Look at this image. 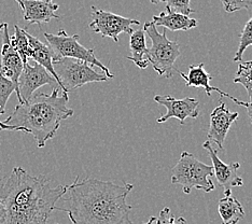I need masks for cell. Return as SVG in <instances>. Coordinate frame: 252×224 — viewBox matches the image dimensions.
<instances>
[{
    "mask_svg": "<svg viewBox=\"0 0 252 224\" xmlns=\"http://www.w3.org/2000/svg\"><path fill=\"white\" fill-rule=\"evenodd\" d=\"M21 7L24 20L28 24H37L41 26L51 20H60V15L56 14L60 5L53 2V0H15Z\"/></svg>",
    "mask_w": 252,
    "mask_h": 224,
    "instance_id": "5bb4252c",
    "label": "cell"
},
{
    "mask_svg": "<svg viewBox=\"0 0 252 224\" xmlns=\"http://www.w3.org/2000/svg\"><path fill=\"white\" fill-rule=\"evenodd\" d=\"M44 38L52 51L53 62L62 59L79 60L100 68L109 79L114 78L109 68L95 56L94 49H87L79 42L80 36L78 33L69 36L64 30H61L56 34L44 32Z\"/></svg>",
    "mask_w": 252,
    "mask_h": 224,
    "instance_id": "8992f818",
    "label": "cell"
},
{
    "mask_svg": "<svg viewBox=\"0 0 252 224\" xmlns=\"http://www.w3.org/2000/svg\"><path fill=\"white\" fill-rule=\"evenodd\" d=\"M43 85L59 86L56 80L35 62L32 65L26 63L23 67V71L19 79V91L23 103L30 100L33 93Z\"/></svg>",
    "mask_w": 252,
    "mask_h": 224,
    "instance_id": "8fae6325",
    "label": "cell"
},
{
    "mask_svg": "<svg viewBox=\"0 0 252 224\" xmlns=\"http://www.w3.org/2000/svg\"><path fill=\"white\" fill-rule=\"evenodd\" d=\"M68 93L54 88L51 94L39 93L19 103L7 120L0 121V130L24 131L35 137L38 148H43L55 137L62 122L73 116L68 108Z\"/></svg>",
    "mask_w": 252,
    "mask_h": 224,
    "instance_id": "3957f363",
    "label": "cell"
},
{
    "mask_svg": "<svg viewBox=\"0 0 252 224\" xmlns=\"http://www.w3.org/2000/svg\"><path fill=\"white\" fill-rule=\"evenodd\" d=\"M151 22L157 27L163 26L165 30H169L171 32L190 31L192 28H196L198 25V22L193 17L173 12L167 8H166V11H163L158 15H153Z\"/></svg>",
    "mask_w": 252,
    "mask_h": 224,
    "instance_id": "2e32d148",
    "label": "cell"
},
{
    "mask_svg": "<svg viewBox=\"0 0 252 224\" xmlns=\"http://www.w3.org/2000/svg\"><path fill=\"white\" fill-rule=\"evenodd\" d=\"M180 77L183 78L186 81L187 86H192V88H203L206 92V95L210 96L213 92H217L221 95V97H230V94L225 93V92L221 91L220 89L215 88L209 84L210 80H213V76L209 74L205 70V64L200 63L196 65H190L189 66V72L185 73L178 71Z\"/></svg>",
    "mask_w": 252,
    "mask_h": 224,
    "instance_id": "9a60e30c",
    "label": "cell"
},
{
    "mask_svg": "<svg viewBox=\"0 0 252 224\" xmlns=\"http://www.w3.org/2000/svg\"><path fill=\"white\" fill-rule=\"evenodd\" d=\"M166 2V8L173 11L176 13H180L183 15L189 16L192 13H195L191 5V0H162V2Z\"/></svg>",
    "mask_w": 252,
    "mask_h": 224,
    "instance_id": "d4e9b609",
    "label": "cell"
},
{
    "mask_svg": "<svg viewBox=\"0 0 252 224\" xmlns=\"http://www.w3.org/2000/svg\"><path fill=\"white\" fill-rule=\"evenodd\" d=\"M220 1L227 13H233L244 9H252V0H220Z\"/></svg>",
    "mask_w": 252,
    "mask_h": 224,
    "instance_id": "484cf974",
    "label": "cell"
},
{
    "mask_svg": "<svg viewBox=\"0 0 252 224\" xmlns=\"http://www.w3.org/2000/svg\"><path fill=\"white\" fill-rule=\"evenodd\" d=\"M53 67L64 93H69L88 83L109 80L107 74L97 72L92 65L79 60L62 59L53 62Z\"/></svg>",
    "mask_w": 252,
    "mask_h": 224,
    "instance_id": "52a82bcc",
    "label": "cell"
},
{
    "mask_svg": "<svg viewBox=\"0 0 252 224\" xmlns=\"http://www.w3.org/2000/svg\"><path fill=\"white\" fill-rule=\"evenodd\" d=\"M144 31L152 41V47L148 49L149 63L159 76L167 79L171 78L174 74L175 63L181 55L179 43L167 38L165 28L163 32L159 33L152 22H146Z\"/></svg>",
    "mask_w": 252,
    "mask_h": 224,
    "instance_id": "5b68a950",
    "label": "cell"
},
{
    "mask_svg": "<svg viewBox=\"0 0 252 224\" xmlns=\"http://www.w3.org/2000/svg\"><path fill=\"white\" fill-rule=\"evenodd\" d=\"M239 117L238 112H233L220 100V105L216 107L210 113V124L207 134V140L214 142L221 151L224 150L225 138L231 126L236 122Z\"/></svg>",
    "mask_w": 252,
    "mask_h": 224,
    "instance_id": "4fadbf2b",
    "label": "cell"
},
{
    "mask_svg": "<svg viewBox=\"0 0 252 224\" xmlns=\"http://www.w3.org/2000/svg\"><path fill=\"white\" fill-rule=\"evenodd\" d=\"M10 41L13 49L20 55L23 64L28 63V60L32 57V50L31 48L30 42H28L26 30H22L19 25H14V34L12 37H10Z\"/></svg>",
    "mask_w": 252,
    "mask_h": 224,
    "instance_id": "ffe728a7",
    "label": "cell"
},
{
    "mask_svg": "<svg viewBox=\"0 0 252 224\" xmlns=\"http://www.w3.org/2000/svg\"><path fill=\"white\" fill-rule=\"evenodd\" d=\"M92 22L90 23V30L101 37L111 38L114 42H119V36L122 32L130 34L134 32L133 26L140 25V22L118 15L116 13L108 12L92 5Z\"/></svg>",
    "mask_w": 252,
    "mask_h": 224,
    "instance_id": "ba28073f",
    "label": "cell"
},
{
    "mask_svg": "<svg viewBox=\"0 0 252 224\" xmlns=\"http://www.w3.org/2000/svg\"><path fill=\"white\" fill-rule=\"evenodd\" d=\"M13 92H15V86L12 81L0 73V116L5 112V106Z\"/></svg>",
    "mask_w": 252,
    "mask_h": 224,
    "instance_id": "cb8c5ba5",
    "label": "cell"
},
{
    "mask_svg": "<svg viewBox=\"0 0 252 224\" xmlns=\"http://www.w3.org/2000/svg\"><path fill=\"white\" fill-rule=\"evenodd\" d=\"M154 101L164 106L167 110L163 117L157 120L158 123H165L169 119L175 118L183 125L188 118L197 119L199 116V101L191 97L177 99L170 95H156Z\"/></svg>",
    "mask_w": 252,
    "mask_h": 224,
    "instance_id": "30bf717a",
    "label": "cell"
},
{
    "mask_svg": "<svg viewBox=\"0 0 252 224\" xmlns=\"http://www.w3.org/2000/svg\"><path fill=\"white\" fill-rule=\"evenodd\" d=\"M68 186L52 188L44 176L35 177L14 167L0 189V224H48Z\"/></svg>",
    "mask_w": 252,
    "mask_h": 224,
    "instance_id": "7a4b0ae2",
    "label": "cell"
},
{
    "mask_svg": "<svg viewBox=\"0 0 252 224\" xmlns=\"http://www.w3.org/2000/svg\"><path fill=\"white\" fill-rule=\"evenodd\" d=\"M1 210H2V202L1 199H0V212H1Z\"/></svg>",
    "mask_w": 252,
    "mask_h": 224,
    "instance_id": "f546056e",
    "label": "cell"
},
{
    "mask_svg": "<svg viewBox=\"0 0 252 224\" xmlns=\"http://www.w3.org/2000/svg\"><path fill=\"white\" fill-rule=\"evenodd\" d=\"M228 98H230L232 101H234L235 103H236V105L243 106V107H245V108H247L248 117H249V119H250V121H251V124H252V101H249V102H247V101H242V100L237 99L236 97H234V96H232V95H230V97H228Z\"/></svg>",
    "mask_w": 252,
    "mask_h": 224,
    "instance_id": "4316f807",
    "label": "cell"
},
{
    "mask_svg": "<svg viewBox=\"0 0 252 224\" xmlns=\"http://www.w3.org/2000/svg\"><path fill=\"white\" fill-rule=\"evenodd\" d=\"M4 24H5V23H2V24H0V31H2V30H3V26H4Z\"/></svg>",
    "mask_w": 252,
    "mask_h": 224,
    "instance_id": "f1b7e54d",
    "label": "cell"
},
{
    "mask_svg": "<svg viewBox=\"0 0 252 224\" xmlns=\"http://www.w3.org/2000/svg\"><path fill=\"white\" fill-rule=\"evenodd\" d=\"M233 82L242 84L247 91L250 101H252V61L239 63L236 77L233 79Z\"/></svg>",
    "mask_w": 252,
    "mask_h": 224,
    "instance_id": "44dd1931",
    "label": "cell"
},
{
    "mask_svg": "<svg viewBox=\"0 0 252 224\" xmlns=\"http://www.w3.org/2000/svg\"><path fill=\"white\" fill-rule=\"evenodd\" d=\"M250 45H252V17L247 23H246V25L242 32V34H240L239 45H238L236 53H235L233 61L234 62H242L243 56H244V52L248 47H250Z\"/></svg>",
    "mask_w": 252,
    "mask_h": 224,
    "instance_id": "7402d4cb",
    "label": "cell"
},
{
    "mask_svg": "<svg viewBox=\"0 0 252 224\" xmlns=\"http://www.w3.org/2000/svg\"><path fill=\"white\" fill-rule=\"evenodd\" d=\"M133 189L131 183L77 177L55 210L66 212L72 224H133L129 218L133 207L126 202Z\"/></svg>",
    "mask_w": 252,
    "mask_h": 224,
    "instance_id": "6da1fadb",
    "label": "cell"
},
{
    "mask_svg": "<svg viewBox=\"0 0 252 224\" xmlns=\"http://www.w3.org/2000/svg\"><path fill=\"white\" fill-rule=\"evenodd\" d=\"M203 148L208 152L209 158L213 162L214 176L217 178V181L219 186L223 188V193L224 196H230L232 195V189L244 186V180L242 177H239L237 171L240 167L238 162L226 164L218 157V153L215 148L211 146V142L208 140L203 143Z\"/></svg>",
    "mask_w": 252,
    "mask_h": 224,
    "instance_id": "9c48e42d",
    "label": "cell"
},
{
    "mask_svg": "<svg viewBox=\"0 0 252 224\" xmlns=\"http://www.w3.org/2000/svg\"><path fill=\"white\" fill-rule=\"evenodd\" d=\"M129 51L130 55L126 59L133 62L138 68L146 69L150 64L148 61V48L146 45V32L144 30H137L130 34Z\"/></svg>",
    "mask_w": 252,
    "mask_h": 224,
    "instance_id": "ac0fdd59",
    "label": "cell"
},
{
    "mask_svg": "<svg viewBox=\"0 0 252 224\" xmlns=\"http://www.w3.org/2000/svg\"><path fill=\"white\" fill-rule=\"evenodd\" d=\"M144 224H187V220L183 217H175L169 207H164L158 216L151 217Z\"/></svg>",
    "mask_w": 252,
    "mask_h": 224,
    "instance_id": "603a6c76",
    "label": "cell"
},
{
    "mask_svg": "<svg viewBox=\"0 0 252 224\" xmlns=\"http://www.w3.org/2000/svg\"><path fill=\"white\" fill-rule=\"evenodd\" d=\"M23 67H24V64H23L20 55L18 54V52L13 49L12 44H11L9 36V27L7 23H5L2 32L0 73H1L4 78L9 79L10 81H12V83L14 84L19 103H23L19 91V79L22 74Z\"/></svg>",
    "mask_w": 252,
    "mask_h": 224,
    "instance_id": "7c38bea8",
    "label": "cell"
},
{
    "mask_svg": "<svg viewBox=\"0 0 252 224\" xmlns=\"http://www.w3.org/2000/svg\"><path fill=\"white\" fill-rule=\"evenodd\" d=\"M218 211L221 217L222 224H237L245 217L243 205L232 195L224 196L219 200Z\"/></svg>",
    "mask_w": 252,
    "mask_h": 224,
    "instance_id": "d6986e66",
    "label": "cell"
},
{
    "mask_svg": "<svg viewBox=\"0 0 252 224\" xmlns=\"http://www.w3.org/2000/svg\"><path fill=\"white\" fill-rule=\"evenodd\" d=\"M150 2L153 3V4H158L162 2V0H150Z\"/></svg>",
    "mask_w": 252,
    "mask_h": 224,
    "instance_id": "83f0119b",
    "label": "cell"
},
{
    "mask_svg": "<svg viewBox=\"0 0 252 224\" xmlns=\"http://www.w3.org/2000/svg\"><path fill=\"white\" fill-rule=\"evenodd\" d=\"M213 176V166L199 162L192 153L183 151L178 163L171 169V183L181 186L186 194H190L194 189L209 193L215 190L210 180Z\"/></svg>",
    "mask_w": 252,
    "mask_h": 224,
    "instance_id": "277c9868",
    "label": "cell"
},
{
    "mask_svg": "<svg viewBox=\"0 0 252 224\" xmlns=\"http://www.w3.org/2000/svg\"><path fill=\"white\" fill-rule=\"evenodd\" d=\"M26 36L28 39V42H30L31 48L32 50V59L35 61L37 64L40 66H42L45 70H47L51 76H52L57 83H59L60 89L62 90V85L60 82V79L57 77V74L54 70L53 67V54L52 51H51L50 47L48 44L42 43L40 40L36 37H33L32 34H31L26 31Z\"/></svg>",
    "mask_w": 252,
    "mask_h": 224,
    "instance_id": "e0dca14e",
    "label": "cell"
}]
</instances>
